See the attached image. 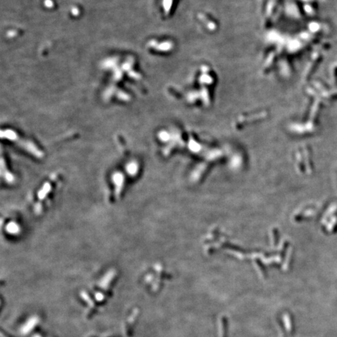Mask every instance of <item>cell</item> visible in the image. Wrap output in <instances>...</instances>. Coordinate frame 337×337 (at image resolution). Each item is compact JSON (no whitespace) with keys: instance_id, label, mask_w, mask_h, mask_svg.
Wrapping results in <instances>:
<instances>
[{"instance_id":"3","label":"cell","mask_w":337,"mask_h":337,"mask_svg":"<svg viewBox=\"0 0 337 337\" xmlns=\"http://www.w3.org/2000/svg\"><path fill=\"white\" fill-rule=\"evenodd\" d=\"M138 166L137 165V163H135V162H130V164L127 165V167H126V169H127L128 173L130 174H131V175H133V174L136 173L137 171H138Z\"/></svg>"},{"instance_id":"2","label":"cell","mask_w":337,"mask_h":337,"mask_svg":"<svg viewBox=\"0 0 337 337\" xmlns=\"http://www.w3.org/2000/svg\"><path fill=\"white\" fill-rule=\"evenodd\" d=\"M113 180L115 181L116 186V192L120 195L122 187L123 186V177L121 173H115L113 176Z\"/></svg>"},{"instance_id":"4","label":"cell","mask_w":337,"mask_h":337,"mask_svg":"<svg viewBox=\"0 0 337 337\" xmlns=\"http://www.w3.org/2000/svg\"><path fill=\"white\" fill-rule=\"evenodd\" d=\"M20 228L19 226L17 225V224L16 223H9L8 225H7V231L9 232V233H10V234H16V233H18V231H19Z\"/></svg>"},{"instance_id":"1","label":"cell","mask_w":337,"mask_h":337,"mask_svg":"<svg viewBox=\"0 0 337 337\" xmlns=\"http://www.w3.org/2000/svg\"><path fill=\"white\" fill-rule=\"evenodd\" d=\"M6 136L7 137V138H10V140L13 141H16V143H18V144L20 145V147H22L24 149H25L26 151H28V152H30L31 154H32L33 155H34L37 158H42L43 156V153L40 151V150L37 148L36 146H34L32 143L28 142L26 141H19L17 137L16 136L14 133H11V132H6Z\"/></svg>"}]
</instances>
